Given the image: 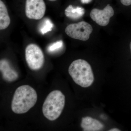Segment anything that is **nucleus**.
Returning <instances> with one entry per match:
<instances>
[{
  "label": "nucleus",
  "instance_id": "obj_1",
  "mask_svg": "<svg viewBox=\"0 0 131 131\" xmlns=\"http://www.w3.org/2000/svg\"><path fill=\"white\" fill-rule=\"evenodd\" d=\"M37 100L36 91L29 85H22L15 90L11 105L12 111L17 114L27 112L34 106Z\"/></svg>",
  "mask_w": 131,
  "mask_h": 131
},
{
  "label": "nucleus",
  "instance_id": "obj_2",
  "mask_svg": "<svg viewBox=\"0 0 131 131\" xmlns=\"http://www.w3.org/2000/svg\"><path fill=\"white\" fill-rule=\"evenodd\" d=\"M69 73L74 81L83 88L90 86L93 82L94 76L91 66L83 59H77L72 62L69 67Z\"/></svg>",
  "mask_w": 131,
  "mask_h": 131
},
{
  "label": "nucleus",
  "instance_id": "obj_3",
  "mask_svg": "<svg viewBox=\"0 0 131 131\" xmlns=\"http://www.w3.org/2000/svg\"><path fill=\"white\" fill-rule=\"evenodd\" d=\"M65 103V96L61 91L55 90L51 91L47 95L43 104V114L49 120H55L61 115Z\"/></svg>",
  "mask_w": 131,
  "mask_h": 131
},
{
  "label": "nucleus",
  "instance_id": "obj_4",
  "mask_svg": "<svg viewBox=\"0 0 131 131\" xmlns=\"http://www.w3.org/2000/svg\"><path fill=\"white\" fill-rule=\"evenodd\" d=\"M25 58L28 67L33 70L40 69L45 62L43 51L37 45L35 44H30L26 47Z\"/></svg>",
  "mask_w": 131,
  "mask_h": 131
},
{
  "label": "nucleus",
  "instance_id": "obj_5",
  "mask_svg": "<svg viewBox=\"0 0 131 131\" xmlns=\"http://www.w3.org/2000/svg\"><path fill=\"white\" fill-rule=\"evenodd\" d=\"M93 28L90 24L85 21L77 24H71L66 28V33L72 38L82 41L88 40L93 31Z\"/></svg>",
  "mask_w": 131,
  "mask_h": 131
},
{
  "label": "nucleus",
  "instance_id": "obj_6",
  "mask_svg": "<svg viewBox=\"0 0 131 131\" xmlns=\"http://www.w3.org/2000/svg\"><path fill=\"white\" fill-rule=\"evenodd\" d=\"M46 6L43 0H26L25 5L26 16L30 19L39 20L45 13Z\"/></svg>",
  "mask_w": 131,
  "mask_h": 131
},
{
  "label": "nucleus",
  "instance_id": "obj_7",
  "mask_svg": "<svg viewBox=\"0 0 131 131\" xmlns=\"http://www.w3.org/2000/svg\"><path fill=\"white\" fill-rule=\"evenodd\" d=\"M114 10L109 4L102 10L94 8L90 13L91 19L99 25L105 26L110 22V18L114 15Z\"/></svg>",
  "mask_w": 131,
  "mask_h": 131
},
{
  "label": "nucleus",
  "instance_id": "obj_8",
  "mask_svg": "<svg viewBox=\"0 0 131 131\" xmlns=\"http://www.w3.org/2000/svg\"><path fill=\"white\" fill-rule=\"evenodd\" d=\"M0 70L3 78L7 82L15 81L18 78V73L13 68L10 63L7 59H4L1 60Z\"/></svg>",
  "mask_w": 131,
  "mask_h": 131
},
{
  "label": "nucleus",
  "instance_id": "obj_9",
  "mask_svg": "<svg viewBox=\"0 0 131 131\" xmlns=\"http://www.w3.org/2000/svg\"><path fill=\"white\" fill-rule=\"evenodd\" d=\"M81 126L84 131H100L104 127L98 120L89 117L82 118Z\"/></svg>",
  "mask_w": 131,
  "mask_h": 131
},
{
  "label": "nucleus",
  "instance_id": "obj_10",
  "mask_svg": "<svg viewBox=\"0 0 131 131\" xmlns=\"http://www.w3.org/2000/svg\"><path fill=\"white\" fill-rule=\"evenodd\" d=\"M11 20L7 8L5 3L0 1V30L7 28L10 25Z\"/></svg>",
  "mask_w": 131,
  "mask_h": 131
},
{
  "label": "nucleus",
  "instance_id": "obj_11",
  "mask_svg": "<svg viewBox=\"0 0 131 131\" xmlns=\"http://www.w3.org/2000/svg\"><path fill=\"white\" fill-rule=\"evenodd\" d=\"M85 13V10L83 8L80 7H74L70 5L66 8L64 11L66 16L73 20H77L82 18Z\"/></svg>",
  "mask_w": 131,
  "mask_h": 131
},
{
  "label": "nucleus",
  "instance_id": "obj_12",
  "mask_svg": "<svg viewBox=\"0 0 131 131\" xmlns=\"http://www.w3.org/2000/svg\"><path fill=\"white\" fill-rule=\"evenodd\" d=\"M54 27V25L51 20L48 18L43 19L39 27V30L40 33L43 35L50 31Z\"/></svg>",
  "mask_w": 131,
  "mask_h": 131
},
{
  "label": "nucleus",
  "instance_id": "obj_13",
  "mask_svg": "<svg viewBox=\"0 0 131 131\" xmlns=\"http://www.w3.org/2000/svg\"><path fill=\"white\" fill-rule=\"evenodd\" d=\"M63 45V42L62 40H58L49 45L47 50L49 52H54L61 49Z\"/></svg>",
  "mask_w": 131,
  "mask_h": 131
},
{
  "label": "nucleus",
  "instance_id": "obj_14",
  "mask_svg": "<svg viewBox=\"0 0 131 131\" xmlns=\"http://www.w3.org/2000/svg\"><path fill=\"white\" fill-rule=\"evenodd\" d=\"M122 5L126 6H129L131 5V0H121Z\"/></svg>",
  "mask_w": 131,
  "mask_h": 131
},
{
  "label": "nucleus",
  "instance_id": "obj_15",
  "mask_svg": "<svg viewBox=\"0 0 131 131\" xmlns=\"http://www.w3.org/2000/svg\"><path fill=\"white\" fill-rule=\"evenodd\" d=\"M81 1L83 4H88L91 2L92 0H81Z\"/></svg>",
  "mask_w": 131,
  "mask_h": 131
},
{
  "label": "nucleus",
  "instance_id": "obj_16",
  "mask_svg": "<svg viewBox=\"0 0 131 131\" xmlns=\"http://www.w3.org/2000/svg\"><path fill=\"white\" fill-rule=\"evenodd\" d=\"M109 131H121L119 129H117V128H113V129H110Z\"/></svg>",
  "mask_w": 131,
  "mask_h": 131
},
{
  "label": "nucleus",
  "instance_id": "obj_17",
  "mask_svg": "<svg viewBox=\"0 0 131 131\" xmlns=\"http://www.w3.org/2000/svg\"><path fill=\"white\" fill-rule=\"evenodd\" d=\"M48 1H50L54 2L56 1L57 0H48Z\"/></svg>",
  "mask_w": 131,
  "mask_h": 131
},
{
  "label": "nucleus",
  "instance_id": "obj_18",
  "mask_svg": "<svg viewBox=\"0 0 131 131\" xmlns=\"http://www.w3.org/2000/svg\"><path fill=\"white\" fill-rule=\"evenodd\" d=\"M130 49L131 53V41L130 43Z\"/></svg>",
  "mask_w": 131,
  "mask_h": 131
}]
</instances>
